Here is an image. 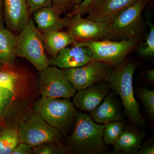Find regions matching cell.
Segmentation results:
<instances>
[{
  "label": "cell",
  "mask_w": 154,
  "mask_h": 154,
  "mask_svg": "<svg viewBox=\"0 0 154 154\" xmlns=\"http://www.w3.org/2000/svg\"><path fill=\"white\" fill-rule=\"evenodd\" d=\"M137 68L135 64L123 62L113 68L106 81L121 99L125 113L131 124L144 128L146 125L145 119L135 98L133 86V77Z\"/></svg>",
  "instance_id": "2"
},
{
  "label": "cell",
  "mask_w": 154,
  "mask_h": 154,
  "mask_svg": "<svg viewBox=\"0 0 154 154\" xmlns=\"http://www.w3.org/2000/svg\"><path fill=\"white\" fill-rule=\"evenodd\" d=\"M70 148L62 142H47L33 147L35 154H66L70 153Z\"/></svg>",
  "instance_id": "22"
},
{
  "label": "cell",
  "mask_w": 154,
  "mask_h": 154,
  "mask_svg": "<svg viewBox=\"0 0 154 154\" xmlns=\"http://www.w3.org/2000/svg\"><path fill=\"white\" fill-rule=\"evenodd\" d=\"M137 95L143 104L147 113L152 120L154 119V91L146 88L137 89Z\"/></svg>",
  "instance_id": "23"
},
{
  "label": "cell",
  "mask_w": 154,
  "mask_h": 154,
  "mask_svg": "<svg viewBox=\"0 0 154 154\" xmlns=\"http://www.w3.org/2000/svg\"><path fill=\"white\" fill-rule=\"evenodd\" d=\"M137 0H95L88 9L86 19L108 25L124 9Z\"/></svg>",
  "instance_id": "11"
},
{
  "label": "cell",
  "mask_w": 154,
  "mask_h": 154,
  "mask_svg": "<svg viewBox=\"0 0 154 154\" xmlns=\"http://www.w3.org/2000/svg\"><path fill=\"white\" fill-rule=\"evenodd\" d=\"M34 111L65 137L72 131L77 110L69 99L41 98L34 105Z\"/></svg>",
  "instance_id": "4"
},
{
  "label": "cell",
  "mask_w": 154,
  "mask_h": 154,
  "mask_svg": "<svg viewBox=\"0 0 154 154\" xmlns=\"http://www.w3.org/2000/svg\"><path fill=\"white\" fill-rule=\"evenodd\" d=\"M154 142L152 140H148L143 144L137 152V154H154Z\"/></svg>",
  "instance_id": "31"
},
{
  "label": "cell",
  "mask_w": 154,
  "mask_h": 154,
  "mask_svg": "<svg viewBox=\"0 0 154 154\" xmlns=\"http://www.w3.org/2000/svg\"><path fill=\"white\" fill-rule=\"evenodd\" d=\"M17 35L5 27L0 28V63L14 66L17 56Z\"/></svg>",
  "instance_id": "19"
},
{
  "label": "cell",
  "mask_w": 154,
  "mask_h": 154,
  "mask_svg": "<svg viewBox=\"0 0 154 154\" xmlns=\"http://www.w3.org/2000/svg\"><path fill=\"white\" fill-rule=\"evenodd\" d=\"M95 0H84L79 5L74 7L73 10L69 14H79L82 16L87 14L89 7Z\"/></svg>",
  "instance_id": "28"
},
{
  "label": "cell",
  "mask_w": 154,
  "mask_h": 154,
  "mask_svg": "<svg viewBox=\"0 0 154 154\" xmlns=\"http://www.w3.org/2000/svg\"><path fill=\"white\" fill-rule=\"evenodd\" d=\"M113 92L108 94L99 106L91 113L95 122L99 124L122 120L123 118L120 104Z\"/></svg>",
  "instance_id": "15"
},
{
  "label": "cell",
  "mask_w": 154,
  "mask_h": 154,
  "mask_svg": "<svg viewBox=\"0 0 154 154\" xmlns=\"http://www.w3.org/2000/svg\"><path fill=\"white\" fill-rule=\"evenodd\" d=\"M37 88L42 98H72L76 91L66 76L64 70L49 66L39 71Z\"/></svg>",
  "instance_id": "8"
},
{
  "label": "cell",
  "mask_w": 154,
  "mask_h": 154,
  "mask_svg": "<svg viewBox=\"0 0 154 154\" xmlns=\"http://www.w3.org/2000/svg\"><path fill=\"white\" fill-rule=\"evenodd\" d=\"M149 33L147 36L145 42L139 48L140 55L143 57H151L154 55V26L152 22H148Z\"/></svg>",
  "instance_id": "24"
},
{
  "label": "cell",
  "mask_w": 154,
  "mask_h": 154,
  "mask_svg": "<svg viewBox=\"0 0 154 154\" xmlns=\"http://www.w3.org/2000/svg\"><path fill=\"white\" fill-rule=\"evenodd\" d=\"M149 0H137L120 12L108 24L106 39L113 41L142 39L143 28L141 14Z\"/></svg>",
  "instance_id": "3"
},
{
  "label": "cell",
  "mask_w": 154,
  "mask_h": 154,
  "mask_svg": "<svg viewBox=\"0 0 154 154\" xmlns=\"http://www.w3.org/2000/svg\"><path fill=\"white\" fill-rule=\"evenodd\" d=\"M52 0H28V11L30 16L39 9L52 6Z\"/></svg>",
  "instance_id": "27"
},
{
  "label": "cell",
  "mask_w": 154,
  "mask_h": 154,
  "mask_svg": "<svg viewBox=\"0 0 154 154\" xmlns=\"http://www.w3.org/2000/svg\"><path fill=\"white\" fill-rule=\"evenodd\" d=\"M17 56L25 59L38 71L49 66V59L45 53L41 31L33 19L17 35Z\"/></svg>",
  "instance_id": "5"
},
{
  "label": "cell",
  "mask_w": 154,
  "mask_h": 154,
  "mask_svg": "<svg viewBox=\"0 0 154 154\" xmlns=\"http://www.w3.org/2000/svg\"><path fill=\"white\" fill-rule=\"evenodd\" d=\"M147 78L149 81L153 82L154 81V69L149 70L147 73Z\"/></svg>",
  "instance_id": "33"
},
{
  "label": "cell",
  "mask_w": 154,
  "mask_h": 154,
  "mask_svg": "<svg viewBox=\"0 0 154 154\" xmlns=\"http://www.w3.org/2000/svg\"><path fill=\"white\" fill-rule=\"evenodd\" d=\"M138 42L134 40L105 39L78 42L73 45L88 48L92 53V60L105 63L114 68L123 62Z\"/></svg>",
  "instance_id": "6"
},
{
  "label": "cell",
  "mask_w": 154,
  "mask_h": 154,
  "mask_svg": "<svg viewBox=\"0 0 154 154\" xmlns=\"http://www.w3.org/2000/svg\"><path fill=\"white\" fill-rule=\"evenodd\" d=\"M71 5L70 0H52L51 6L61 14Z\"/></svg>",
  "instance_id": "29"
},
{
  "label": "cell",
  "mask_w": 154,
  "mask_h": 154,
  "mask_svg": "<svg viewBox=\"0 0 154 154\" xmlns=\"http://www.w3.org/2000/svg\"><path fill=\"white\" fill-rule=\"evenodd\" d=\"M105 125L99 124L91 115L77 111L74 127L66 137V143L71 152L75 154H100L106 150L103 139Z\"/></svg>",
  "instance_id": "1"
},
{
  "label": "cell",
  "mask_w": 154,
  "mask_h": 154,
  "mask_svg": "<svg viewBox=\"0 0 154 154\" xmlns=\"http://www.w3.org/2000/svg\"><path fill=\"white\" fill-rule=\"evenodd\" d=\"M4 17V0H0V28L5 26Z\"/></svg>",
  "instance_id": "32"
},
{
  "label": "cell",
  "mask_w": 154,
  "mask_h": 154,
  "mask_svg": "<svg viewBox=\"0 0 154 154\" xmlns=\"http://www.w3.org/2000/svg\"><path fill=\"white\" fill-rule=\"evenodd\" d=\"M103 132V139L105 143L114 144L123 131L125 123L122 120L110 122L105 123Z\"/></svg>",
  "instance_id": "21"
},
{
  "label": "cell",
  "mask_w": 154,
  "mask_h": 154,
  "mask_svg": "<svg viewBox=\"0 0 154 154\" xmlns=\"http://www.w3.org/2000/svg\"><path fill=\"white\" fill-rule=\"evenodd\" d=\"M84 0H70L71 4L74 7L79 5Z\"/></svg>",
  "instance_id": "34"
},
{
  "label": "cell",
  "mask_w": 154,
  "mask_h": 154,
  "mask_svg": "<svg viewBox=\"0 0 154 154\" xmlns=\"http://www.w3.org/2000/svg\"><path fill=\"white\" fill-rule=\"evenodd\" d=\"M28 0H4V17L7 28L18 35L30 19Z\"/></svg>",
  "instance_id": "12"
},
{
  "label": "cell",
  "mask_w": 154,
  "mask_h": 154,
  "mask_svg": "<svg viewBox=\"0 0 154 154\" xmlns=\"http://www.w3.org/2000/svg\"><path fill=\"white\" fill-rule=\"evenodd\" d=\"M33 153V147L24 143L20 142L11 154H31Z\"/></svg>",
  "instance_id": "30"
},
{
  "label": "cell",
  "mask_w": 154,
  "mask_h": 154,
  "mask_svg": "<svg viewBox=\"0 0 154 154\" xmlns=\"http://www.w3.org/2000/svg\"><path fill=\"white\" fill-rule=\"evenodd\" d=\"M110 86L106 81H102L77 91L73 97L75 107L82 111L91 113L100 105L109 94Z\"/></svg>",
  "instance_id": "14"
},
{
  "label": "cell",
  "mask_w": 154,
  "mask_h": 154,
  "mask_svg": "<svg viewBox=\"0 0 154 154\" xmlns=\"http://www.w3.org/2000/svg\"><path fill=\"white\" fill-rule=\"evenodd\" d=\"M14 94L8 89L0 87V117L11 103Z\"/></svg>",
  "instance_id": "26"
},
{
  "label": "cell",
  "mask_w": 154,
  "mask_h": 154,
  "mask_svg": "<svg viewBox=\"0 0 154 154\" xmlns=\"http://www.w3.org/2000/svg\"><path fill=\"white\" fill-rule=\"evenodd\" d=\"M18 131L20 142L33 147L45 143L62 142L63 135L60 131L36 113L21 122Z\"/></svg>",
  "instance_id": "7"
},
{
  "label": "cell",
  "mask_w": 154,
  "mask_h": 154,
  "mask_svg": "<svg viewBox=\"0 0 154 154\" xmlns=\"http://www.w3.org/2000/svg\"><path fill=\"white\" fill-rule=\"evenodd\" d=\"M17 77L8 72H0V87L8 89L15 93V85Z\"/></svg>",
  "instance_id": "25"
},
{
  "label": "cell",
  "mask_w": 154,
  "mask_h": 154,
  "mask_svg": "<svg viewBox=\"0 0 154 154\" xmlns=\"http://www.w3.org/2000/svg\"><path fill=\"white\" fill-rule=\"evenodd\" d=\"M19 143L18 129L4 130L0 133V154H11Z\"/></svg>",
  "instance_id": "20"
},
{
  "label": "cell",
  "mask_w": 154,
  "mask_h": 154,
  "mask_svg": "<svg viewBox=\"0 0 154 154\" xmlns=\"http://www.w3.org/2000/svg\"><path fill=\"white\" fill-rule=\"evenodd\" d=\"M145 137L144 132L125 126L113 145V152L117 154H137Z\"/></svg>",
  "instance_id": "16"
},
{
  "label": "cell",
  "mask_w": 154,
  "mask_h": 154,
  "mask_svg": "<svg viewBox=\"0 0 154 154\" xmlns=\"http://www.w3.org/2000/svg\"><path fill=\"white\" fill-rule=\"evenodd\" d=\"M64 28L76 39L77 42L101 40L106 38L108 25L85 19L79 14H68L62 18Z\"/></svg>",
  "instance_id": "10"
},
{
  "label": "cell",
  "mask_w": 154,
  "mask_h": 154,
  "mask_svg": "<svg viewBox=\"0 0 154 154\" xmlns=\"http://www.w3.org/2000/svg\"><path fill=\"white\" fill-rule=\"evenodd\" d=\"M41 33L45 51L52 57L56 55L62 49L77 42L75 38L67 31H41Z\"/></svg>",
  "instance_id": "18"
},
{
  "label": "cell",
  "mask_w": 154,
  "mask_h": 154,
  "mask_svg": "<svg viewBox=\"0 0 154 154\" xmlns=\"http://www.w3.org/2000/svg\"><path fill=\"white\" fill-rule=\"evenodd\" d=\"M92 53L88 48L72 45L60 50L49 59L50 66L62 69L75 68L87 64L92 60Z\"/></svg>",
  "instance_id": "13"
},
{
  "label": "cell",
  "mask_w": 154,
  "mask_h": 154,
  "mask_svg": "<svg viewBox=\"0 0 154 154\" xmlns=\"http://www.w3.org/2000/svg\"><path fill=\"white\" fill-rule=\"evenodd\" d=\"M113 68L105 63L92 60L83 66L64 71L72 85L78 91L106 81Z\"/></svg>",
  "instance_id": "9"
},
{
  "label": "cell",
  "mask_w": 154,
  "mask_h": 154,
  "mask_svg": "<svg viewBox=\"0 0 154 154\" xmlns=\"http://www.w3.org/2000/svg\"><path fill=\"white\" fill-rule=\"evenodd\" d=\"M33 15V21L41 31H61L64 29L60 14L52 6L39 9Z\"/></svg>",
  "instance_id": "17"
}]
</instances>
